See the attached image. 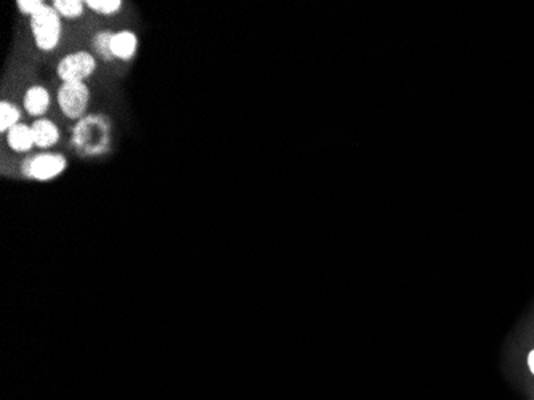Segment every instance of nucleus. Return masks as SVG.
Instances as JSON below:
<instances>
[{"label":"nucleus","mask_w":534,"mask_h":400,"mask_svg":"<svg viewBox=\"0 0 534 400\" xmlns=\"http://www.w3.org/2000/svg\"><path fill=\"white\" fill-rule=\"evenodd\" d=\"M66 168V159L62 156H53V154H42L36 156L22 165V171L26 176L36 178L40 181H47L58 176Z\"/></svg>","instance_id":"20e7f679"},{"label":"nucleus","mask_w":534,"mask_h":400,"mask_svg":"<svg viewBox=\"0 0 534 400\" xmlns=\"http://www.w3.org/2000/svg\"><path fill=\"white\" fill-rule=\"evenodd\" d=\"M55 10L66 18H77L82 15L84 4L80 0H56Z\"/></svg>","instance_id":"9d476101"},{"label":"nucleus","mask_w":534,"mask_h":400,"mask_svg":"<svg viewBox=\"0 0 534 400\" xmlns=\"http://www.w3.org/2000/svg\"><path fill=\"white\" fill-rule=\"evenodd\" d=\"M44 7L45 5L40 2V0H20L18 2V8L22 11V13H27L31 16L39 13Z\"/></svg>","instance_id":"ddd939ff"},{"label":"nucleus","mask_w":534,"mask_h":400,"mask_svg":"<svg viewBox=\"0 0 534 400\" xmlns=\"http://www.w3.org/2000/svg\"><path fill=\"white\" fill-rule=\"evenodd\" d=\"M87 5L91 10L98 11V13L112 15L120 10L122 2H120V0H88Z\"/></svg>","instance_id":"f8f14e48"},{"label":"nucleus","mask_w":534,"mask_h":400,"mask_svg":"<svg viewBox=\"0 0 534 400\" xmlns=\"http://www.w3.org/2000/svg\"><path fill=\"white\" fill-rule=\"evenodd\" d=\"M7 141H8L11 149L18 151V152L29 151L31 147L36 145V142H34L32 128L27 127V125H25V124H18V125H15L13 128H10Z\"/></svg>","instance_id":"0eeeda50"},{"label":"nucleus","mask_w":534,"mask_h":400,"mask_svg":"<svg viewBox=\"0 0 534 400\" xmlns=\"http://www.w3.org/2000/svg\"><path fill=\"white\" fill-rule=\"evenodd\" d=\"M25 107L31 116H42L50 107V93L44 87H31L25 95Z\"/></svg>","instance_id":"423d86ee"},{"label":"nucleus","mask_w":534,"mask_h":400,"mask_svg":"<svg viewBox=\"0 0 534 400\" xmlns=\"http://www.w3.org/2000/svg\"><path fill=\"white\" fill-rule=\"evenodd\" d=\"M95 58L87 51L65 56L58 65V76L65 82H82L95 71Z\"/></svg>","instance_id":"7ed1b4c3"},{"label":"nucleus","mask_w":534,"mask_h":400,"mask_svg":"<svg viewBox=\"0 0 534 400\" xmlns=\"http://www.w3.org/2000/svg\"><path fill=\"white\" fill-rule=\"evenodd\" d=\"M31 29L36 44L42 50H53L61 39V20L58 11L45 7L31 16Z\"/></svg>","instance_id":"f257e3e1"},{"label":"nucleus","mask_w":534,"mask_h":400,"mask_svg":"<svg viewBox=\"0 0 534 400\" xmlns=\"http://www.w3.org/2000/svg\"><path fill=\"white\" fill-rule=\"evenodd\" d=\"M526 362H528V368H530V371L534 375V349H531L530 354H528Z\"/></svg>","instance_id":"4468645a"},{"label":"nucleus","mask_w":534,"mask_h":400,"mask_svg":"<svg viewBox=\"0 0 534 400\" xmlns=\"http://www.w3.org/2000/svg\"><path fill=\"white\" fill-rule=\"evenodd\" d=\"M112 39H114V34L111 31H106V32L98 34V36L93 40L96 51L105 60L114 58V53H112Z\"/></svg>","instance_id":"9b49d317"},{"label":"nucleus","mask_w":534,"mask_h":400,"mask_svg":"<svg viewBox=\"0 0 534 400\" xmlns=\"http://www.w3.org/2000/svg\"><path fill=\"white\" fill-rule=\"evenodd\" d=\"M31 128L34 135V142H36V146L39 147L53 146L60 138V131L56 128V125L47 119L36 120Z\"/></svg>","instance_id":"39448f33"},{"label":"nucleus","mask_w":534,"mask_h":400,"mask_svg":"<svg viewBox=\"0 0 534 400\" xmlns=\"http://www.w3.org/2000/svg\"><path fill=\"white\" fill-rule=\"evenodd\" d=\"M90 91L84 82H65L58 90V105L69 119H77L88 106Z\"/></svg>","instance_id":"f03ea898"},{"label":"nucleus","mask_w":534,"mask_h":400,"mask_svg":"<svg viewBox=\"0 0 534 400\" xmlns=\"http://www.w3.org/2000/svg\"><path fill=\"white\" fill-rule=\"evenodd\" d=\"M20 120V111L18 107H15L10 102H2L0 105V130L7 131L13 128L15 125H18Z\"/></svg>","instance_id":"1a4fd4ad"},{"label":"nucleus","mask_w":534,"mask_h":400,"mask_svg":"<svg viewBox=\"0 0 534 400\" xmlns=\"http://www.w3.org/2000/svg\"><path fill=\"white\" fill-rule=\"evenodd\" d=\"M138 45V39L133 32L122 31L114 34L112 39V53L116 58L130 60L135 55Z\"/></svg>","instance_id":"6e6552de"}]
</instances>
